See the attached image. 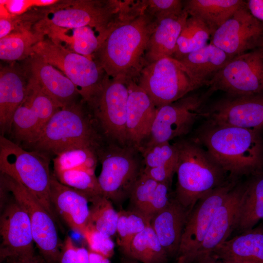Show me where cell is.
I'll return each instance as SVG.
<instances>
[{
	"label": "cell",
	"instance_id": "cell-11",
	"mask_svg": "<svg viewBox=\"0 0 263 263\" xmlns=\"http://www.w3.org/2000/svg\"><path fill=\"white\" fill-rule=\"evenodd\" d=\"M212 94H187L171 103L157 108L155 117L145 146L168 142L188 133L195 123L203 118L206 102Z\"/></svg>",
	"mask_w": 263,
	"mask_h": 263
},
{
	"label": "cell",
	"instance_id": "cell-29",
	"mask_svg": "<svg viewBox=\"0 0 263 263\" xmlns=\"http://www.w3.org/2000/svg\"><path fill=\"white\" fill-rule=\"evenodd\" d=\"M49 28L51 29L53 41L65 42L70 50L87 57L94 54L105 39L101 34L96 35L95 32H98L89 26L71 29L55 27Z\"/></svg>",
	"mask_w": 263,
	"mask_h": 263
},
{
	"label": "cell",
	"instance_id": "cell-43",
	"mask_svg": "<svg viewBox=\"0 0 263 263\" xmlns=\"http://www.w3.org/2000/svg\"><path fill=\"white\" fill-rule=\"evenodd\" d=\"M59 263H89V250L76 246L70 236H67L61 248Z\"/></svg>",
	"mask_w": 263,
	"mask_h": 263
},
{
	"label": "cell",
	"instance_id": "cell-4",
	"mask_svg": "<svg viewBox=\"0 0 263 263\" xmlns=\"http://www.w3.org/2000/svg\"><path fill=\"white\" fill-rule=\"evenodd\" d=\"M31 145L36 151L56 155L80 147L97 150L101 147V138L89 116L75 103L57 110Z\"/></svg>",
	"mask_w": 263,
	"mask_h": 263
},
{
	"label": "cell",
	"instance_id": "cell-22",
	"mask_svg": "<svg viewBox=\"0 0 263 263\" xmlns=\"http://www.w3.org/2000/svg\"><path fill=\"white\" fill-rule=\"evenodd\" d=\"M209 254L231 263H263V226H255L227 239Z\"/></svg>",
	"mask_w": 263,
	"mask_h": 263
},
{
	"label": "cell",
	"instance_id": "cell-53",
	"mask_svg": "<svg viewBox=\"0 0 263 263\" xmlns=\"http://www.w3.org/2000/svg\"><path fill=\"white\" fill-rule=\"evenodd\" d=\"M177 263H189V262L186 257L179 256L178 257Z\"/></svg>",
	"mask_w": 263,
	"mask_h": 263
},
{
	"label": "cell",
	"instance_id": "cell-54",
	"mask_svg": "<svg viewBox=\"0 0 263 263\" xmlns=\"http://www.w3.org/2000/svg\"><path fill=\"white\" fill-rule=\"evenodd\" d=\"M42 263H44L43 261H42Z\"/></svg>",
	"mask_w": 263,
	"mask_h": 263
},
{
	"label": "cell",
	"instance_id": "cell-38",
	"mask_svg": "<svg viewBox=\"0 0 263 263\" xmlns=\"http://www.w3.org/2000/svg\"><path fill=\"white\" fill-rule=\"evenodd\" d=\"M12 126L15 136L29 144L35 141L40 132L38 116L31 108L23 103L16 111Z\"/></svg>",
	"mask_w": 263,
	"mask_h": 263
},
{
	"label": "cell",
	"instance_id": "cell-37",
	"mask_svg": "<svg viewBox=\"0 0 263 263\" xmlns=\"http://www.w3.org/2000/svg\"><path fill=\"white\" fill-rule=\"evenodd\" d=\"M23 104L31 108L38 116L40 131L54 114L60 108L40 85L30 77Z\"/></svg>",
	"mask_w": 263,
	"mask_h": 263
},
{
	"label": "cell",
	"instance_id": "cell-39",
	"mask_svg": "<svg viewBox=\"0 0 263 263\" xmlns=\"http://www.w3.org/2000/svg\"><path fill=\"white\" fill-rule=\"evenodd\" d=\"M139 150L142 153L145 168L177 165V150L174 143L155 144L142 147Z\"/></svg>",
	"mask_w": 263,
	"mask_h": 263
},
{
	"label": "cell",
	"instance_id": "cell-49",
	"mask_svg": "<svg viewBox=\"0 0 263 263\" xmlns=\"http://www.w3.org/2000/svg\"><path fill=\"white\" fill-rule=\"evenodd\" d=\"M191 263H231L215 259L209 254L201 255L195 258Z\"/></svg>",
	"mask_w": 263,
	"mask_h": 263
},
{
	"label": "cell",
	"instance_id": "cell-21",
	"mask_svg": "<svg viewBox=\"0 0 263 263\" xmlns=\"http://www.w3.org/2000/svg\"><path fill=\"white\" fill-rule=\"evenodd\" d=\"M28 65L30 77L34 79L60 108L75 103L79 95L73 83L53 65L32 55Z\"/></svg>",
	"mask_w": 263,
	"mask_h": 263
},
{
	"label": "cell",
	"instance_id": "cell-30",
	"mask_svg": "<svg viewBox=\"0 0 263 263\" xmlns=\"http://www.w3.org/2000/svg\"><path fill=\"white\" fill-rule=\"evenodd\" d=\"M125 256L143 263H166L169 257L150 224L134 237Z\"/></svg>",
	"mask_w": 263,
	"mask_h": 263
},
{
	"label": "cell",
	"instance_id": "cell-34",
	"mask_svg": "<svg viewBox=\"0 0 263 263\" xmlns=\"http://www.w3.org/2000/svg\"><path fill=\"white\" fill-rule=\"evenodd\" d=\"M89 201L92 205L88 224L111 237L116 234L118 212L114 209L111 201L101 195Z\"/></svg>",
	"mask_w": 263,
	"mask_h": 263
},
{
	"label": "cell",
	"instance_id": "cell-7",
	"mask_svg": "<svg viewBox=\"0 0 263 263\" xmlns=\"http://www.w3.org/2000/svg\"><path fill=\"white\" fill-rule=\"evenodd\" d=\"M32 52V55L63 72L88 105L101 90L106 74L95 60L50 39L38 42L33 47Z\"/></svg>",
	"mask_w": 263,
	"mask_h": 263
},
{
	"label": "cell",
	"instance_id": "cell-23",
	"mask_svg": "<svg viewBox=\"0 0 263 263\" xmlns=\"http://www.w3.org/2000/svg\"><path fill=\"white\" fill-rule=\"evenodd\" d=\"M190 211L175 198L155 214L150 225L169 257L178 256L184 229Z\"/></svg>",
	"mask_w": 263,
	"mask_h": 263
},
{
	"label": "cell",
	"instance_id": "cell-17",
	"mask_svg": "<svg viewBox=\"0 0 263 263\" xmlns=\"http://www.w3.org/2000/svg\"><path fill=\"white\" fill-rule=\"evenodd\" d=\"M0 261L34 256V242L27 212L15 199L5 207L0 216Z\"/></svg>",
	"mask_w": 263,
	"mask_h": 263
},
{
	"label": "cell",
	"instance_id": "cell-16",
	"mask_svg": "<svg viewBox=\"0 0 263 263\" xmlns=\"http://www.w3.org/2000/svg\"><path fill=\"white\" fill-rule=\"evenodd\" d=\"M203 118L213 125L263 129V94H226L206 107Z\"/></svg>",
	"mask_w": 263,
	"mask_h": 263
},
{
	"label": "cell",
	"instance_id": "cell-18",
	"mask_svg": "<svg viewBox=\"0 0 263 263\" xmlns=\"http://www.w3.org/2000/svg\"><path fill=\"white\" fill-rule=\"evenodd\" d=\"M128 86L126 118L128 143L139 150L143 141L150 136L157 108L135 78L128 79Z\"/></svg>",
	"mask_w": 263,
	"mask_h": 263
},
{
	"label": "cell",
	"instance_id": "cell-27",
	"mask_svg": "<svg viewBox=\"0 0 263 263\" xmlns=\"http://www.w3.org/2000/svg\"><path fill=\"white\" fill-rule=\"evenodd\" d=\"M27 83L15 69L4 68L0 72V125L3 131L10 128L13 115L24 102Z\"/></svg>",
	"mask_w": 263,
	"mask_h": 263
},
{
	"label": "cell",
	"instance_id": "cell-19",
	"mask_svg": "<svg viewBox=\"0 0 263 263\" xmlns=\"http://www.w3.org/2000/svg\"><path fill=\"white\" fill-rule=\"evenodd\" d=\"M243 190L244 182L240 180L216 211L192 261L198 256L210 254L218 245L228 239L234 230Z\"/></svg>",
	"mask_w": 263,
	"mask_h": 263
},
{
	"label": "cell",
	"instance_id": "cell-9",
	"mask_svg": "<svg viewBox=\"0 0 263 263\" xmlns=\"http://www.w3.org/2000/svg\"><path fill=\"white\" fill-rule=\"evenodd\" d=\"M133 147L110 145L97 151L102 168L97 178L103 195L115 202L129 197L142 170Z\"/></svg>",
	"mask_w": 263,
	"mask_h": 263
},
{
	"label": "cell",
	"instance_id": "cell-42",
	"mask_svg": "<svg viewBox=\"0 0 263 263\" xmlns=\"http://www.w3.org/2000/svg\"><path fill=\"white\" fill-rule=\"evenodd\" d=\"M142 3L146 11L156 19L184 9L183 1L180 0H143Z\"/></svg>",
	"mask_w": 263,
	"mask_h": 263
},
{
	"label": "cell",
	"instance_id": "cell-20",
	"mask_svg": "<svg viewBox=\"0 0 263 263\" xmlns=\"http://www.w3.org/2000/svg\"><path fill=\"white\" fill-rule=\"evenodd\" d=\"M53 206L69 227L82 236L88 224V198L82 193L61 183L54 175L50 181Z\"/></svg>",
	"mask_w": 263,
	"mask_h": 263
},
{
	"label": "cell",
	"instance_id": "cell-44",
	"mask_svg": "<svg viewBox=\"0 0 263 263\" xmlns=\"http://www.w3.org/2000/svg\"><path fill=\"white\" fill-rule=\"evenodd\" d=\"M177 165L164 166L145 168L143 172L158 183H171L173 176L176 173Z\"/></svg>",
	"mask_w": 263,
	"mask_h": 263
},
{
	"label": "cell",
	"instance_id": "cell-3",
	"mask_svg": "<svg viewBox=\"0 0 263 263\" xmlns=\"http://www.w3.org/2000/svg\"><path fill=\"white\" fill-rule=\"evenodd\" d=\"M174 144L177 150L174 197L190 211L200 198L222 185L228 177L195 140L183 139Z\"/></svg>",
	"mask_w": 263,
	"mask_h": 263
},
{
	"label": "cell",
	"instance_id": "cell-41",
	"mask_svg": "<svg viewBox=\"0 0 263 263\" xmlns=\"http://www.w3.org/2000/svg\"><path fill=\"white\" fill-rule=\"evenodd\" d=\"M89 250L110 258L114 253V243L111 237L88 224L82 235Z\"/></svg>",
	"mask_w": 263,
	"mask_h": 263
},
{
	"label": "cell",
	"instance_id": "cell-8",
	"mask_svg": "<svg viewBox=\"0 0 263 263\" xmlns=\"http://www.w3.org/2000/svg\"><path fill=\"white\" fill-rule=\"evenodd\" d=\"M136 79L156 108L175 102L200 88L183 64L172 57L146 65Z\"/></svg>",
	"mask_w": 263,
	"mask_h": 263
},
{
	"label": "cell",
	"instance_id": "cell-2",
	"mask_svg": "<svg viewBox=\"0 0 263 263\" xmlns=\"http://www.w3.org/2000/svg\"><path fill=\"white\" fill-rule=\"evenodd\" d=\"M156 19L145 9L113 25L94 54L111 78L136 79L145 66V56Z\"/></svg>",
	"mask_w": 263,
	"mask_h": 263
},
{
	"label": "cell",
	"instance_id": "cell-13",
	"mask_svg": "<svg viewBox=\"0 0 263 263\" xmlns=\"http://www.w3.org/2000/svg\"><path fill=\"white\" fill-rule=\"evenodd\" d=\"M129 78L124 76L111 78L106 75L101 90L88 105L104 134L122 145L128 143L126 118Z\"/></svg>",
	"mask_w": 263,
	"mask_h": 263
},
{
	"label": "cell",
	"instance_id": "cell-15",
	"mask_svg": "<svg viewBox=\"0 0 263 263\" xmlns=\"http://www.w3.org/2000/svg\"><path fill=\"white\" fill-rule=\"evenodd\" d=\"M210 43L232 57L263 47V22L251 15L246 3L214 32Z\"/></svg>",
	"mask_w": 263,
	"mask_h": 263
},
{
	"label": "cell",
	"instance_id": "cell-12",
	"mask_svg": "<svg viewBox=\"0 0 263 263\" xmlns=\"http://www.w3.org/2000/svg\"><path fill=\"white\" fill-rule=\"evenodd\" d=\"M207 86L212 94L222 91L232 95L263 94V47L234 57Z\"/></svg>",
	"mask_w": 263,
	"mask_h": 263
},
{
	"label": "cell",
	"instance_id": "cell-47",
	"mask_svg": "<svg viewBox=\"0 0 263 263\" xmlns=\"http://www.w3.org/2000/svg\"><path fill=\"white\" fill-rule=\"evenodd\" d=\"M0 17V39L11 33L15 27L12 17Z\"/></svg>",
	"mask_w": 263,
	"mask_h": 263
},
{
	"label": "cell",
	"instance_id": "cell-45",
	"mask_svg": "<svg viewBox=\"0 0 263 263\" xmlns=\"http://www.w3.org/2000/svg\"><path fill=\"white\" fill-rule=\"evenodd\" d=\"M10 15L14 17L23 14L34 7L33 0H0Z\"/></svg>",
	"mask_w": 263,
	"mask_h": 263
},
{
	"label": "cell",
	"instance_id": "cell-24",
	"mask_svg": "<svg viewBox=\"0 0 263 263\" xmlns=\"http://www.w3.org/2000/svg\"><path fill=\"white\" fill-rule=\"evenodd\" d=\"M189 17L184 8L157 20L148 42L145 66L165 57H172L181 32Z\"/></svg>",
	"mask_w": 263,
	"mask_h": 263
},
{
	"label": "cell",
	"instance_id": "cell-35",
	"mask_svg": "<svg viewBox=\"0 0 263 263\" xmlns=\"http://www.w3.org/2000/svg\"><path fill=\"white\" fill-rule=\"evenodd\" d=\"M150 220L134 210H121L118 212L116 227L117 243L125 255L134 237L150 224Z\"/></svg>",
	"mask_w": 263,
	"mask_h": 263
},
{
	"label": "cell",
	"instance_id": "cell-25",
	"mask_svg": "<svg viewBox=\"0 0 263 263\" xmlns=\"http://www.w3.org/2000/svg\"><path fill=\"white\" fill-rule=\"evenodd\" d=\"M233 57L210 43L178 60L201 87L207 86L213 75Z\"/></svg>",
	"mask_w": 263,
	"mask_h": 263
},
{
	"label": "cell",
	"instance_id": "cell-40",
	"mask_svg": "<svg viewBox=\"0 0 263 263\" xmlns=\"http://www.w3.org/2000/svg\"><path fill=\"white\" fill-rule=\"evenodd\" d=\"M158 183L144 173L142 170L129 196L133 210L143 213L152 199Z\"/></svg>",
	"mask_w": 263,
	"mask_h": 263
},
{
	"label": "cell",
	"instance_id": "cell-14",
	"mask_svg": "<svg viewBox=\"0 0 263 263\" xmlns=\"http://www.w3.org/2000/svg\"><path fill=\"white\" fill-rule=\"evenodd\" d=\"M240 180L230 178L200 198L190 211L184 229L177 257L191 263L204 240L216 211Z\"/></svg>",
	"mask_w": 263,
	"mask_h": 263
},
{
	"label": "cell",
	"instance_id": "cell-31",
	"mask_svg": "<svg viewBox=\"0 0 263 263\" xmlns=\"http://www.w3.org/2000/svg\"><path fill=\"white\" fill-rule=\"evenodd\" d=\"M211 36L208 27L200 19L189 16L178 38L172 57L179 60L207 44Z\"/></svg>",
	"mask_w": 263,
	"mask_h": 263
},
{
	"label": "cell",
	"instance_id": "cell-32",
	"mask_svg": "<svg viewBox=\"0 0 263 263\" xmlns=\"http://www.w3.org/2000/svg\"><path fill=\"white\" fill-rule=\"evenodd\" d=\"M41 33L33 34L26 29L11 33L0 39V58L14 61L32 54L33 47L41 39Z\"/></svg>",
	"mask_w": 263,
	"mask_h": 263
},
{
	"label": "cell",
	"instance_id": "cell-46",
	"mask_svg": "<svg viewBox=\"0 0 263 263\" xmlns=\"http://www.w3.org/2000/svg\"><path fill=\"white\" fill-rule=\"evenodd\" d=\"M247 7L251 15L263 22V0H246Z\"/></svg>",
	"mask_w": 263,
	"mask_h": 263
},
{
	"label": "cell",
	"instance_id": "cell-33",
	"mask_svg": "<svg viewBox=\"0 0 263 263\" xmlns=\"http://www.w3.org/2000/svg\"><path fill=\"white\" fill-rule=\"evenodd\" d=\"M98 159L97 150L94 149L72 148L56 155L53 159L54 172L79 169L94 172Z\"/></svg>",
	"mask_w": 263,
	"mask_h": 263
},
{
	"label": "cell",
	"instance_id": "cell-26",
	"mask_svg": "<svg viewBox=\"0 0 263 263\" xmlns=\"http://www.w3.org/2000/svg\"><path fill=\"white\" fill-rule=\"evenodd\" d=\"M244 181V190L234 230L239 233L250 230L263 220V169Z\"/></svg>",
	"mask_w": 263,
	"mask_h": 263
},
{
	"label": "cell",
	"instance_id": "cell-52",
	"mask_svg": "<svg viewBox=\"0 0 263 263\" xmlns=\"http://www.w3.org/2000/svg\"><path fill=\"white\" fill-rule=\"evenodd\" d=\"M121 262V263H143L125 256L122 258Z\"/></svg>",
	"mask_w": 263,
	"mask_h": 263
},
{
	"label": "cell",
	"instance_id": "cell-48",
	"mask_svg": "<svg viewBox=\"0 0 263 263\" xmlns=\"http://www.w3.org/2000/svg\"><path fill=\"white\" fill-rule=\"evenodd\" d=\"M6 263H42V261L36 256H28L8 259Z\"/></svg>",
	"mask_w": 263,
	"mask_h": 263
},
{
	"label": "cell",
	"instance_id": "cell-6",
	"mask_svg": "<svg viewBox=\"0 0 263 263\" xmlns=\"http://www.w3.org/2000/svg\"><path fill=\"white\" fill-rule=\"evenodd\" d=\"M45 153L29 151L0 136V170L19 181L53 217L49 160Z\"/></svg>",
	"mask_w": 263,
	"mask_h": 263
},
{
	"label": "cell",
	"instance_id": "cell-1",
	"mask_svg": "<svg viewBox=\"0 0 263 263\" xmlns=\"http://www.w3.org/2000/svg\"><path fill=\"white\" fill-rule=\"evenodd\" d=\"M262 130L204 122L191 139L206 149L228 178L240 180L263 169Z\"/></svg>",
	"mask_w": 263,
	"mask_h": 263
},
{
	"label": "cell",
	"instance_id": "cell-28",
	"mask_svg": "<svg viewBox=\"0 0 263 263\" xmlns=\"http://www.w3.org/2000/svg\"><path fill=\"white\" fill-rule=\"evenodd\" d=\"M245 4L246 0H243L183 1L184 8L189 16L200 19L208 27L211 35L237 10Z\"/></svg>",
	"mask_w": 263,
	"mask_h": 263
},
{
	"label": "cell",
	"instance_id": "cell-36",
	"mask_svg": "<svg viewBox=\"0 0 263 263\" xmlns=\"http://www.w3.org/2000/svg\"><path fill=\"white\" fill-rule=\"evenodd\" d=\"M55 176L62 184L84 194L89 201L103 195L94 172L74 169L55 172Z\"/></svg>",
	"mask_w": 263,
	"mask_h": 263
},
{
	"label": "cell",
	"instance_id": "cell-51",
	"mask_svg": "<svg viewBox=\"0 0 263 263\" xmlns=\"http://www.w3.org/2000/svg\"><path fill=\"white\" fill-rule=\"evenodd\" d=\"M56 0H33L34 6L42 7L54 5L58 2Z\"/></svg>",
	"mask_w": 263,
	"mask_h": 263
},
{
	"label": "cell",
	"instance_id": "cell-5",
	"mask_svg": "<svg viewBox=\"0 0 263 263\" xmlns=\"http://www.w3.org/2000/svg\"><path fill=\"white\" fill-rule=\"evenodd\" d=\"M50 9L44 19L47 28H94L106 38L111 27L128 18L134 0H78Z\"/></svg>",
	"mask_w": 263,
	"mask_h": 263
},
{
	"label": "cell",
	"instance_id": "cell-10",
	"mask_svg": "<svg viewBox=\"0 0 263 263\" xmlns=\"http://www.w3.org/2000/svg\"><path fill=\"white\" fill-rule=\"evenodd\" d=\"M0 186L10 191L27 212L34 243L48 263L59 262L62 245L53 217L38 200L19 181L0 173Z\"/></svg>",
	"mask_w": 263,
	"mask_h": 263
},
{
	"label": "cell",
	"instance_id": "cell-50",
	"mask_svg": "<svg viewBox=\"0 0 263 263\" xmlns=\"http://www.w3.org/2000/svg\"><path fill=\"white\" fill-rule=\"evenodd\" d=\"M89 263H111L109 258L89 249Z\"/></svg>",
	"mask_w": 263,
	"mask_h": 263
}]
</instances>
